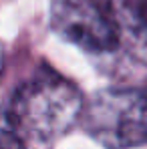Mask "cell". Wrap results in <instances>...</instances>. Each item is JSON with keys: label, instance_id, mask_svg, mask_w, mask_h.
I'll return each instance as SVG.
<instances>
[{"label": "cell", "instance_id": "cell-1", "mask_svg": "<svg viewBox=\"0 0 147 149\" xmlns=\"http://www.w3.org/2000/svg\"><path fill=\"white\" fill-rule=\"evenodd\" d=\"M85 99L77 85L49 69L22 83L2 111L20 145L47 143L65 135L81 117Z\"/></svg>", "mask_w": 147, "mask_h": 149}, {"label": "cell", "instance_id": "cell-2", "mask_svg": "<svg viewBox=\"0 0 147 149\" xmlns=\"http://www.w3.org/2000/svg\"><path fill=\"white\" fill-rule=\"evenodd\" d=\"M83 127L109 149L147 143V89H105L83 109Z\"/></svg>", "mask_w": 147, "mask_h": 149}, {"label": "cell", "instance_id": "cell-3", "mask_svg": "<svg viewBox=\"0 0 147 149\" xmlns=\"http://www.w3.org/2000/svg\"><path fill=\"white\" fill-rule=\"evenodd\" d=\"M50 24L61 38L87 52L119 49L111 0H54Z\"/></svg>", "mask_w": 147, "mask_h": 149}, {"label": "cell", "instance_id": "cell-4", "mask_svg": "<svg viewBox=\"0 0 147 149\" xmlns=\"http://www.w3.org/2000/svg\"><path fill=\"white\" fill-rule=\"evenodd\" d=\"M119 47L127 54L147 65V0H111Z\"/></svg>", "mask_w": 147, "mask_h": 149}, {"label": "cell", "instance_id": "cell-5", "mask_svg": "<svg viewBox=\"0 0 147 149\" xmlns=\"http://www.w3.org/2000/svg\"><path fill=\"white\" fill-rule=\"evenodd\" d=\"M2 71H4V50L0 47V74H2Z\"/></svg>", "mask_w": 147, "mask_h": 149}]
</instances>
